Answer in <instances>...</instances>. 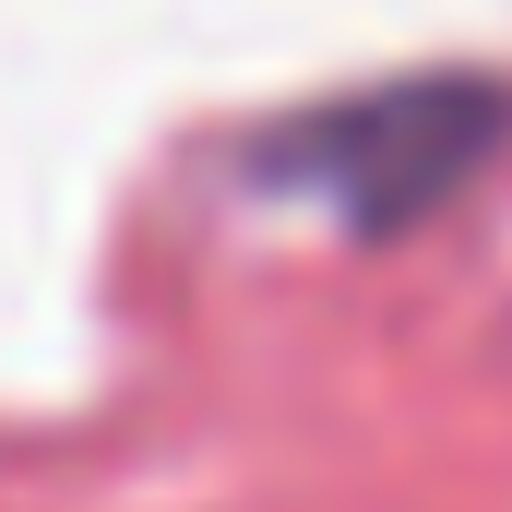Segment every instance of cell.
Returning a JSON list of instances; mask_svg holds the SVG:
<instances>
[{
    "label": "cell",
    "instance_id": "6da1fadb",
    "mask_svg": "<svg viewBox=\"0 0 512 512\" xmlns=\"http://www.w3.org/2000/svg\"><path fill=\"white\" fill-rule=\"evenodd\" d=\"M501 143H512V84L501 72H405V84H370V96L274 120L251 167L286 179V191H322L346 215V239H405L465 179H489Z\"/></svg>",
    "mask_w": 512,
    "mask_h": 512
}]
</instances>
